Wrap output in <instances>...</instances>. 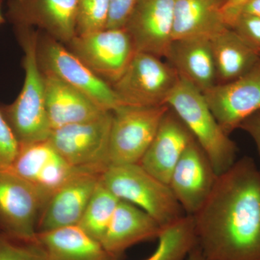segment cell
<instances>
[{"label":"cell","mask_w":260,"mask_h":260,"mask_svg":"<svg viewBox=\"0 0 260 260\" xmlns=\"http://www.w3.org/2000/svg\"><path fill=\"white\" fill-rule=\"evenodd\" d=\"M162 230L158 222L144 210L119 200L101 243L106 250L121 259L131 246L158 239Z\"/></svg>","instance_id":"d6986e66"},{"label":"cell","mask_w":260,"mask_h":260,"mask_svg":"<svg viewBox=\"0 0 260 260\" xmlns=\"http://www.w3.org/2000/svg\"><path fill=\"white\" fill-rule=\"evenodd\" d=\"M194 140L187 126L169 107L139 164L153 177L169 185L174 168Z\"/></svg>","instance_id":"e0dca14e"},{"label":"cell","mask_w":260,"mask_h":260,"mask_svg":"<svg viewBox=\"0 0 260 260\" xmlns=\"http://www.w3.org/2000/svg\"><path fill=\"white\" fill-rule=\"evenodd\" d=\"M138 0H109L107 28H123L125 26Z\"/></svg>","instance_id":"f546056e"},{"label":"cell","mask_w":260,"mask_h":260,"mask_svg":"<svg viewBox=\"0 0 260 260\" xmlns=\"http://www.w3.org/2000/svg\"><path fill=\"white\" fill-rule=\"evenodd\" d=\"M10 169L31 183L49 200L51 195L76 174L92 172L72 167L48 140L20 145L18 155Z\"/></svg>","instance_id":"9a60e30c"},{"label":"cell","mask_w":260,"mask_h":260,"mask_svg":"<svg viewBox=\"0 0 260 260\" xmlns=\"http://www.w3.org/2000/svg\"><path fill=\"white\" fill-rule=\"evenodd\" d=\"M175 69L161 58L136 51L124 73L111 86L122 106L160 107L179 83Z\"/></svg>","instance_id":"5b68a950"},{"label":"cell","mask_w":260,"mask_h":260,"mask_svg":"<svg viewBox=\"0 0 260 260\" xmlns=\"http://www.w3.org/2000/svg\"><path fill=\"white\" fill-rule=\"evenodd\" d=\"M109 0H77L76 36L107 28Z\"/></svg>","instance_id":"484cf974"},{"label":"cell","mask_w":260,"mask_h":260,"mask_svg":"<svg viewBox=\"0 0 260 260\" xmlns=\"http://www.w3.org/2000/svg\"><path fill=\"white\" fill-rule=\"evenodd\" d=\"M169 109L168 105L120 106L112 110L109 138L110 166L139 164Z\"/></svg>","instance_id":"ba28073f"},{"label":"cell","mask_w":260,"mask_h":260,"mask_svg":"<svg viewBox=\"0 0 260 260\" xmlns=\"http://www.w3.org/2000/svg\"><path fill=\"white\" fill-rule=\"evenodd\" d=\"M38 60L42 73L54 75L79 90L102 110H114L122 106L107 82L89 69L65 44L39 31Z\"/></svg>","instance_id":"8992f818"},{"label":"cell","mask_w":260,"mask_h":260,"mask_svg":"<svg viewBox=\"0 0 260 260\" xmlns=\"http://www.w3.org/2000/svg\"><path fill=\"white\" fill-rule=\"evenodd\" d=\"M1 6L2 1L0 0V25L5 23V18H3V15L2 14Z\"/></svg>","instance_id":"e575fe53"},{"label":"cell","mask_w":260,"mask_h":260,"mask_svg":"<svg viewBox=\"0 0 260 260\" xmlns=\"http://www.w3.org/2000/svg\"><path fill=\"white\" fill-rule=\"evenodd\" d=\"M7 6L14 26L38 28L64 44L76 36L77 0H8Z\"/></svg>","instance_id":"7c38bea8"},{"label":"cell","mask_w":260,"mask_h":260,"mask_svg":"<svg viewBox=\"0 0 260 260\" xmlns=\"http://www.w3.org/2000/svg\"><path fill=\"white\" fill-rule=\"evenodd\" d=\"M119 202L100 179L78 226L95 240L102 242Z\"/></svg>","instance_id":"d4e9b609"},{"label":"cell","mask_w":260,"mask_h":260,"mask_svg":"<svg viewBox=\"0 0 260 260\" xmlns=\"http://www.w3.org/2000/svg\"><path fill=\"white\" fill-rule=\"evenodd\" d=\"M99 78L112 85L120 78L136 53L125 28H105L75 36L65 44Z\"/></svg>","instance_id":"30bf717a"},{"label":"cell","mask_w":260,"mask_h":260,"mask_svg":"<svg viewBox=\"0 0 260 260\" xmlns=\"http://www.w3.org/2000/svg\"><path fill=\"white\" fill-rule=\"evenodd\" d=\"M158 244L153 254L145 260H185L197 246L192 215H186L180 220L162 229Z\"/></svg>","instance_id":"cb8c5ba5"},{"label":"cell","mask_w":260,"mask_h":260,"mask_svg":"<svg viewBox=\"0 0 260 260\" xmlns=\"http://www.w3.org/2000/svg\"><path fill=\"white\" fill-rule=\"evenodd\" d=\"M239 128L246 132L254 140L260 157V111L246 118Z\"/></svg>","instance_id":"1f68e13d"},{"label":"cell","mask_w":260,"mask_h":260,"mask_svg":"<svg viewBox=\"0 0 260 260\" xmlns=\"http://www.w3.org/2000/svg\"><path fill=\"white\" fill-rule=\"evenodd\" d=\"M233 30L254 51L260 53V18L240 15L236 20Z\"/></svg>","instance_id":"f1b7e54d"},{"label":"cell","mask_w":260,"mask_h":260,"mask_svg":"<svg viewBox=\"0 0 260 260\" xmlns=\"http://www.w3.org/2000/svg\"><path fill=\"white\" fill-rule=\"evenodd\" d=\"M112 111L85 122L51 130L48 142L72 167L103 174L110 167Z\"/></svg>","instance_id":"52a82bcc"},{"label":"cell","mask_w":260,"mask_h":260,"mask_svg":"<svg viewBox=\"0 0 260 260\" xmlns=\"http://www.w3.org/2000/svg\"><path fill=\"white\" fill-rule=\"evenodd\" d=\"M101 175L95 172H80L51 195L39 217L37 234L78 225Z\"/></svg>","instance_id":"2e32d148"},{"label":"cell","mask_w":260,"mask_h":260,"mask_svg":"<svg viewBox=\"0 0 260 260\" xmlns=\"http://www.w3.org/2000/svg\"><path fill=\"white\" fill-rule=\"evenodd\" d=\"M0 260H47L37 239L22 240L0 232Z\"/></svg>","instance_id":"4316f807"},{"label":"cell","mask_w":260,"mask_h":260,"mask_svg":"<svg viewBox=\"0 0 260 260\" xmlns=\"http://www.w3.org/2000/svg\"><path fill=\"white\" fill-rule=\"evenodd\" d=\"M197 243L210 260H260V170L244 156L218 176L192 215Z\"/></svg>","instance_id":"6da1fadb"},{"label":"cell","mask_w":260,"mask_h":260,"mask_svg":"<svg viewBox=\"0 0 260 260\" xmlns=\"http://www.w3.org/2000/svg\"><path fill=\"white\" fill-rule=\"evenodd\" d=\"M100 179L118 199L144 210L162 229L186 215L170 186L153 177L140 164L110 166Z\"/></svg>","instance_id":"277c9868"},{"label":"cell","mask_w":260,"mask_h":260,"mask_svg":"<svg viewBox=\"0 0 260 260\" xmlns=\"http://www.w3.org/2000/svg\"><path fill=\"white\" fill-rule=\"evenodd\" d=\"M218 177L208 155L194 140L174 168L169 185L186 215H193L208 199Z\"/></svg>","instance_id":"4fadbf2b"},{"label":"cell","mask_w":260,"mask_h":260,"mask_svg":"<svg viewBox=\"0 0 260 260\" xmlns=\"http://www.w3.org/2000/svg\"><path fill=\"white\" fill-rule=\"evenodd\" d=\"M204 95L219 124L230 135L246 118L260 111V60L249 73L215 85Z\"/></svg>","instance_id":"8fae6325"},{"label":"cell","mask_w":260,"mask_h":260,"mask_svg":"<svg viewBox=\"0 0 260 260\" xmlns=\"http://www.w3.org/2000/svg\"><path fill=\"white\" fill-rule=\"evenodd\" d=\"M259 54V57H260V53H259V54Z\"/></svg>","instance_id":"d590c367"},{"label":"cell","mask_w":260,"mask_h":260,"mask_svg":"<svg viewBox=\"0 0 260 260\" xmlns=\"http://www.w3.org/2000/svg\"><path fill=\"white\" fill-rule=\"evenodd\" d=\"M187 260H210L206 256L203 254V251L199 246L197 244L196 246H194L190 252H189V255L187 256Z\"/></svg>","instance_id":"836d02e7"},{"label":"cell","mask_w":260,"mask_h":260,"mask_svg":"<svg viewBox=\"0 0 260 260\" xmlns=\"http://www.w3.org/2000/svg\"><path fill=\"white\" fill-rule=\"evenodd\" d=\"M174 1H137L124 26L136 51L165 57L173 40Z\"/></svg>","instance_id":"5bb4252c"},{"label":"cell","mask_w":260,"mask_h":260,"mask_svg":"<svg viewBox=\"0 0 260 260\" xmlns=\"http://www.w3.org/2000/svg\"><path fill=\"white\" fill-rule=\"evenodd\" d=\"M14 28L23 51L25 79L17 99L10 104L0 105V111L19 144L26 145L47 141L52 129L46 111L44 74L38 60L39 30L26 26Z\"/></svg>","instance_id":"7a4b0ae2"},{"label":"cell","mask_w":260,"mask_h":260,"mask_svg":"<svg viewBox=\"0 0 260 260\" xmlns=\"http://www.w3.org/2000/svg\"><path fill=\"white\" fill-rule=\"evenodd\" d=\"M20 148L14 133L0 111V171L12 167Z\"/></svg>","instance_id":"83f0119b"},{"label":"cell","mask_w":260,"mask_h":260,"mask_svg":"<svg viewBox=\"0 0 260 260\" xmlns=\"http://www.w3.org/2000/svg\"><path fill=\"white\" fill-rule=\"evenodd\" d=\"M165 57L180 78L203 94L217 85L216 70L208 38L173 39Z\"/></svg>","instance_id":"ac0fdd59"},{"label":"cell","mask_w":260,"mask_h":260,"mask_svg":"<svg viewBox=\"0 0 260 260\" xmlns=\"http://www.w3.org/2000/svg\"><path fill=\"white\" fill-rule=\"evenodd\" d=\"M240 15H251L260 18V0H246Z\"/></svg>","instance_id":"d6a6232c"},{"label":"cell","mask_w":260,"mask_h":260,"mask_svg":"<svg viewBox=\"0 0 260 260\" xmlns=\"http://www.w3.org/2000/svg\"><path fill=\"white\" fill-rule=\"evenodd\" d=\"M37 239L47 260H121L78 225L39 233Z\"/></svg>","instance_id":"7402d4cb"},{"label":"cell","mask_w":260,"mask_h":260,"mask_svg":"<svg viewBox=\"0 0 260 260\" xmlns=\"http://www.w3.org/2000/svg\"><path fill=\"white\" fill-rule=\"evenodd\" d=\"M226 0H175L173 39H211L227 26L222 15Z\"/></svg>","instance_id":"44dd1931"},{"label":"cell","mask_w":260,"mask_h":260,"mask_svg":"<svg viewBox=\"0 0 260 260\" xmlns=\"http://www.w3.org/2000/svg\"><path fill=\"white\" fill-rule=\"evenodd\" d=\"M210 39L217 85L230 83L241 78L260 60L251 49L232 28H227Z\"/></svg>","instance_id":"603a6c76"},{"label":"cell","mask_w":260,"mask_h":260,"mask_svg":"<svg viewBox=\"0 0 260 260\" xmlns=\"http://www.w3.org/2000/svg\"><path fill=\"white\" fill-rule=\"evenodd\" d=\"M43 74L46 111L51 129L93 120L107 112L54 75Z\"/></svg>","instance_id":"ffe728a7"},{"label":"cell","mask_w":260,"mask_h":260,"mask_svg":"<svg viewBox=\"0 0 260 260\" xmlns=\"http://www.w3.org/2000/svg\"><path fill=\"white\" fill-rule=\"evenodd\" d=\"M246 0H226L222 7V15L227 26L232 28Z\"/></svg>","instance_id":"4dcf8cb0"},{"label":"cell","mask_w":260,"mask_h":260,"mask_svg":"<svg viewBox=\"0 0 260 260\" xmlns=\"http://www.w3.org/2000/svg\"><path fill=\"white\" fill-rule=\"evenodd\" d=\"M167 105L187 126L208 155L217 175L232 167L236 162L237 145L219 124L204 94L180 78L168 99Z\"/></svg>","instance_id":"3957f363"},{"label":"cell","mask_w":260,"mask_h":260,"mask_svg":"<svg viewBox=\"0 0 260 260\" xmlns=\"http://www.w3.org/2000/svg\"><path fill=\"white\" fill-rule=\"evenodd\" d=\"M47 197L10 169L0 171V232L32 241Z\"/></svg>","instance_id":"9c48e42d"}]
</instances>
